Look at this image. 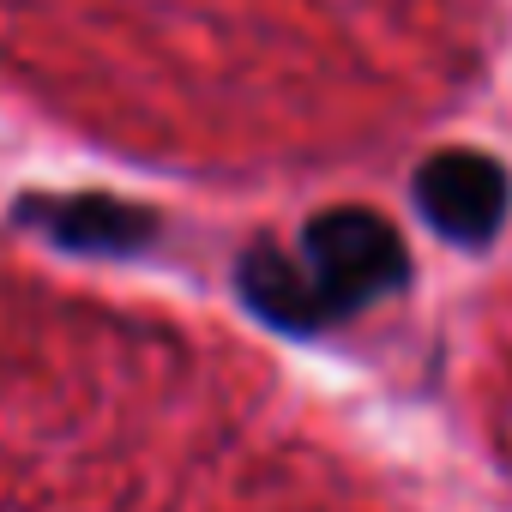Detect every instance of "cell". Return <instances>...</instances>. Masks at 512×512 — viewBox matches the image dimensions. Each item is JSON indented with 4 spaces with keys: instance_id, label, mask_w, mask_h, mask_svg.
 <instances>
[{
    "instance_id": "3957f363",
    "label": "cell",
    "mask_w": 512,
    "mask_h": 512,
    "mask_svg": "<svg viewBox=\"0 0 512 512\" xmlns=\"http://www.w3.org/2000/svg\"><path fill=\"white\" fill-rule=\"evenodd\" d=\"M19 217L73 253H133L157 229L145 205H127L115 193H31L19 199Z\"/></svg>"
},
{
    "instance_id": "7a4b0ae2",
    "label": "cell",
    "mask_w": 512,
    "mask_h": 512,
    "mask_svg": "<svg viewBox=\"0 0 512 512\" xmlns=\"http://www.w3.org/2000/svg\"><path fill=\"white\" fill-rule=\"evenodd\" d=\"M416 205L422 217L452 241H482L512 205V181L482 151H440L416 169Z\"/></svg>"
},
{
    "instance_id": "6da1fadb",
    "label": "cell",
    "mask_w": 512,
    "mask_h": 512,
    "mask_svg": "<svg viewBox=\"0 0 512 512\" xmlns=\"http://www.w3.org/2000/svg\"><path fill=\"white\" fill-rule=\"evenodd\" d=\"M404 272H410V260H404L398 229L362 205H338V211L308 217L296 253H284L272 241L247 247L235 284L260 320L290 326V332H314L326 320L368 308L374 296L404 284Z\"/></svg>"
}]
</instances>
